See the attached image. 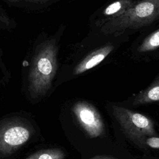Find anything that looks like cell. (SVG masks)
I'll use <instances>...</instances> for the list:
<instances>
[{"label": "cell", "instance_id": "6da1fadb", "mask_svg": "<svg viewBox=\"0 0 159 159\" xmlns=\"http://www.w3.org/2000/svg\"><path fill=\"white\" fill-rule=\"evenodd\" d=\"M159 19V0H142L134 4L122 15L109 18L101 25L106 35L120 34L127 29L148 25Z\"/></svg>", "mask_w": 159, "mask_h": 159}, {"label": "cell", "instance_id": "7a4b0ae2", "mask_svg": "<svg viewBox=\"0 0 159 159\" xmlns=\"http://www.w3.org/2000/svg\"><path fill=\"white\" fill-rule=\"evenodd\" d=\"M57 48L52 41L40 45L34 55L29 73V89L32 96L43 95L51 86L57 71Z\"/></svg>", "mask_w": 159, "mask_h": 159}, {"label": "cell", "instance_id": "3957f363", "mask_svg": "<svg viewBox=\"0 0 159 159\" xmlns=\"http://www.w3.org/2000/svg\"><path fill=\"white\" fill-rule=\"evenodd\" d=\"M112 110L124 132L140 147H145L147 137L157 135L153 122L148 117L120 106H113Z\"/></svg>", "mask_w": 159, "mask_h": 159}, {"label": "cell", "instance_id": "277c9868", "mask_svg": "<svg viewBox=\"0 0 159 159\" xmlns=\"http://www.w3.org/2000/svg\"><path fill=\"white\" fill-rule=\"evenodd\" d=\"M73 111L78 123L89 137L96 138L104 135L103 120L93 105L85 101H78L74 104Z\"/></svg>", "mask_w": 159, "mask_h": 159}, {"label": "cell", "instance_id": "5b68a950", "mask_svg": "<svg viewBox=\"0 0 159 159\" xmlns=\"http://www.w3.org/2000/svg\"><path fill=\"white\" fill-rule=\"evenodd\" d=\"M29 130L23 125L11 124L0 130V153H7L27 141Z\"/></svg>", "mask_w": 159, "mask_h": 159}, {"label": "cell", "instance_id": "8992f818", "mask_svg": "<svg viewBox=\"0 0 159 159\" xmlns=\"http://www.w3.org/2000/svg\"><path fill=\"white\" fill-rule=\"evenodd\" d=\"M112 45H106L101 47L87 55L76 65L74 70L75 75L81 74L99 65L113 50Z\"/></svg>", "mask_w": 159, "mask_h": 159}, {"label": "cell", "instance_id": "52a82bcc", "mask_svg": "<svg viewBox=\"0 0 159 159\" xmlns=\"http://www.w3.org/2000/svg\"><path fill=\"white\" fill-rule=\"evenodd\" d=\"M159 101V76L145 89L136 96L134 104H143Z\"/></svg>", "mask_w": 159, "mask_h": 159}, {"label": "cell", "instance_id": "ba28073f", "mask_svg": "<svg viewBox=\"0 0 159 159\" xmlns=\"http://www.w3.org/2000/svg\"><path fill=\"white\" fill-rule=\"evenodd\" d=\"M135 1L133 0H118L109 6H107L103 11V15L109 16L110 18L118 17L124 14L128 9H129Z\"/></svg>", "mask_w": 159, "mask_h": 159}, {"label": "cell", "instance_id": "9c48e42d", "mask_svg": "<svg viewBox=\"0 0 159 159\" xmlns=\"http://www.w3.org/2000/svg\"><path fill=\"white\" fill-rule=\"evenodd\" d=\"M159 47V29L147 37L138 48L140 52H146L156 50Z\"/></svg>", "mask_w": 159, "mask_h": 159}, {"label": "cell", "instance_id": "30bf717a", "mask_svg": "<svg viewBox=\"0 0 159 159\" xmlns=\"http://www.w3.org/2000/svg\"><path fill=\"white\" fill-rule=\"evenodd\" d=\"M65 153L60 149H48L37 152L27 159H63Z\"/></svg>", "mask_w": 159, "mask_h": 159}, {"label": "cell", "instance_id": "8fae6325", "mask_svg": "<svg viewBox=\"0 0 159 159\" xmlns=\"http://www.w3.org/2000/svg\"><path fill=\"white\" fill-rule=\"evenodd\" d=\"M145 147H150L153 148H159V137L156 136L148 137L145 139Z\"/></svg>", "mask_w": 159, "mask_h": 159}, {"label": "cell", "instance_id": "7c38bea8", "mask_svg": "<svg viewBox=\"0 0 159 159\" xmlns=\"http://www.w3.org/2000/svg\"><path fill=\"white\" fill-rule=\"evenodd\" d=\"M89 159H117L116 158L112 156H107V155H98L94 157L91 158Z\"/></svg>", "mask_w": 159, "mask_h": 159}, {"label": "cell", "instance_id": "4fadbf2b", "mask_svg": "<svg viewBox=\"0 0 159 159\" xmlns=\"http://www.w3.org/2000/svg\"><path fill=\"white\" fill-rule=\"evenodd\" d=\"M27 1L31 2H45L49 0H27Z\"/></svg>", "mask_w": 159, "mask_h": 159}, {"label": "cell", "instance_id": "5bb4252c", "mask_svg": "<svg viewBox=\"0 0 159 159\" xmlns=\"http://www.w3.org/2000/svg\"><path fill=\"white\" fill-rule=\"evenodd\" d=\"M11 1H16V0H11Z\"/></svg>", "mask_w": 159, "mask_h": 159}]
</instances>
